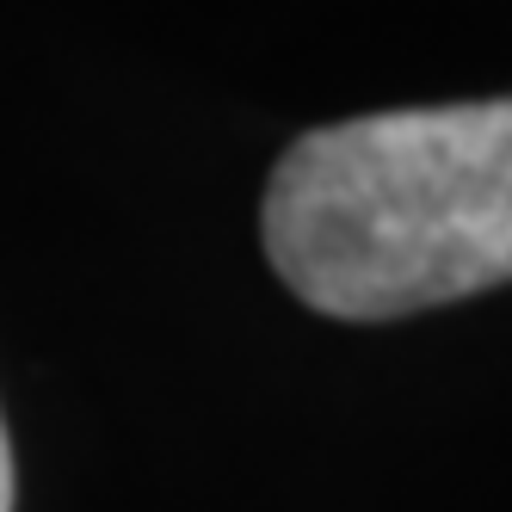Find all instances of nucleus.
<instances>
[{
    "label": "nucleus",
    "mask_w": 512,
    "mask_h": 512,
    "mask_svg": "<svg viewBox=\"0 0 512 512\" xmlns=\"http://www.w3.org/2000/svg\"><path fill=\"white\" fill-rule=\"evenodd\" d=\"M266 260L334 321H395L512 284V99L297 136L266 186Z\"/></svg>",
    "instance_id": "nucleus-1"
},
{
    "label": "nucleus",
    "mask_w": 512,
    "mask_h": 512,
    "mask_svg": "<svg viewBox=\"0 0 512 512\" xmlns=\"http://www.w3.org/2000/svg\"><path fill=\"white\" fill-rule=\"evenodd\" d=\"M0 512H13V445H7V420H0Z\"/></svg>",
    "instance_id": "nucleus-2"
}]
</instances>
